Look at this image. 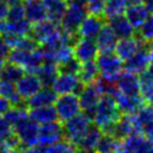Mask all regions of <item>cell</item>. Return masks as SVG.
I'll return each instance as SVG.
<instances>
[{
    "instance_id": "1",
    "label": "cell",
    "mask_w": 153,
    "mask_h": 153,
    "mask_svg": "<svg viewBox=\"0 0 153 153\" xmlns=\"http://www.w3.org/2000/svg\"><path fill=\"white\" fill-rule=\"evenodd\" d=\"M120 116L122 113L116 105L114 97L111 95H104L96 107L91 120L95 126L99 127L104 133H107L117 123Z\"/></svg>"
},
{
    "instance_id": "2",
    "label": "cell",
    "mask_w": 153,
    "mask_h": 153,
    "mask_svg": "<svg viewBox=\"0 0 153 153\" xmlns=\"http://www.w3.org/2000/svg\"><path fill=\"white\" fill-rule=\"evenodd\" d=\"M95 61L99 70L100 78L110 82H116L124 69L123 60L113 52L100 53L96 57Z\"/></svg>"
},
{
    "instance_id": "3",
    "label": "cell",
    "mask_w": 153,
    "mask_h": 153,
    "mask_svg": "<svg viewBox=\"0 0 153 153\" xmlns=\"http://www.w3.org/2000/svg\"><path fill=\"white\" fill-rule=\"evenodd\" d=\"M91 125H92L91 117L81 111L76 116L72 117L71 120L64 122L63 125L64 137L67 141L78 146L88 132V129L91 127Z\"/></svg>"
},
{
    "instance_id": "4",
    "label": "cell",
    "mask_w": 153,
    "mask_h": 153,
    "mask_svg": "<svg viewBox=\"0 0 153 153\" xmlns=\"http://www.w3.org/2000/svg\"><path fill=\"white\" fill-rule=\"evenodd\" d=\"M8 61L22 67L25 72H35L44 62L43 54L39 48L27 51L22 48H11L8 54Z\"/></svg>"
},
{
    "instance_id": "5",
    "label": "cell",
    "mask_w": 153,
    "mask_h": 153,
    "mask_svg": "<svg viewBox=\"0 0 153 153\" xmlns=\"http://www.w3.org/2000/svg\"><path fill=\"white\" fill-rule=\"evenodd\" d=\"M88 15L86 6L76 4L73 1H68V7L60 22V27L68 34H76L82 20Z\"/></svg>"
},
{
    "instance_id": "6",
    "label": "cell",
    "mask_w": 153,
    "mask_h": 153,
    "mask_svg": "<svg viewBox=\"0 0 153 153\" xmlns=\"http://www.w3.org/2000/svg\"><path fill=\"white\" fill-rule=\"evenodd\" d=\"M54 108L56 110L57 120L60 122H67L81 113V105L78 94L59 95L54 102Z\"/></svg>"
},
{
    "instance_id": "7",
    "label": "cell",
    "mask_w": 153,
    "mask_h": 153,
    "mask_svg": "<svg viewBox=\"0 0 153 153\" xmlns=\"http://www.w3.org/2000/svg\"><path fill=\"white\" fill-rule=\"evenodd\" d=\"M38 128L39 125L28 117L13 126V133L19 141L20 145L27 148L38 145Z\"/></svg>"
},
{
    "instance_id": "8",
    "label": "cell",
    "mask_w": 153,
    "mask_h": 153,
    "mask_svg": "<svg viewBox=\"0 0 153 153\" xmlns=\"http://www.w3.org/2000/svg\"><path fill=\"white\" fill-rule=\"evenodd\" d=\"M78 96H79V100L81 105V111L91 117L104 94L96 80L92 83L85 85L81 90L79 91Z\"/></svg>"
},
{
    "instance_id": "9",
    "label": "cell",
    "mask_w": 153,
    "mask_h": 153,
    "mask_svg": "<svg viewBox=\"0 0 153 153\" xmlns=\"http://www.w3.org/2000/svg\"><path fill=\"white\" fill-rule=\"evenodd\" d=\"M62 29L60 25L50 19H45L41 23L34 24L30 29V35L33 36L38 44H46L53 42L60 37Z\"/></svg>"
},
{
    "instance_id": "10",
    "label": "cell",
    "mask_w": 153,
    "mask_h": 153,
    "mask_svg": "<svg viewBox=\"0 0 153 153\" xmlns=\"http://www.w3.org/2000/svg\"><path fill=\"white\" fill-rule=\"evenodd\" d=\"M83 86L85 85L81 82L78 74L60 71L51 88L55 91L56 95H67V94H78Z\"/></svg>"
},
{
    "instance_id": "11",
    "label": "cell",
    "mask_w": 153,
    "mask_h": 153,
    "mask_svg": "<svg viewBox=\"0 0 153 153\" xmlns=\"http://www.w3.org/2000/svg\"><path fill=\"white\" fill-rule=\"evenodd\" d=\"M151 57H152L151 48H150L149 42H146L139 48V51L135 53L133 56L125 61L124 69L126 71L140 76L149 68L150 63H151Z\"/></svg>"
},
{
    "instance_id": "12",
    "label": "cell",
    "mask_w": 153,
    "mask_h": 153,
    "mask_svg": "<svg viewBox=\"0 0 153 153\" xmlns=\"http://www.w3.org/2000/svg\"><path fill=\"white\" fill-rule=\"evenodd\" d=\"M64 137L63 125L57 120L48 124L39 125L38 128V145L48 148L50 145L62 141Z\"/></svg>"
},
{
    "instance_id": "13",
    "label": "cell",
    "mask_w": 153,
    "mask_h": 153,
    "mask_svg": "<svg viewBox=\"0 0 153 153\" xmlns=\"http://www.w3.org/2000/svg\"><path fill=\"white\" fill-rule=\"evenodd\" d=\"M152 151L148 139L142 133L131 134L120 140V153H149Z\"/></svg>"
},
{
    "instance_id": "14",
    "label": "cell",
    "mask_w": 153,
    "mask_h": 153,
    "mask_svg": "<svg viewBox=\"0 0 153 153\" xmlns=\"http://www.w3.org/2000/svg\"><path fill=\"white\" fill-rule=\"evenodd\" d=\"M116 105L122 114H133L140 107L145 104V100L141 95H129V94H124L120 92L117 89H115L113 92Z\"/></svg>"
},
{
    "instance_id": "15",
    "label": "cell",
    "mask_w": 153,
    "mask_h": 153,
    "mask_svg": "<svg viewBox=\"0 0 153 153\" xmlns=\"http://www.w3.org/2000/svg\"><path fill=\"white\" fill-rule=\"evenodd\" d=\"M43 87L38 76L33 72H25L16 82V88L23 100H27Z\"/></svg>"
},
{
    "instance_id": "16",
    "label": "cell",
    "mask_w": 153,
    "mask_h": 153,
    "mask_svg": "<svg viewBox=\"0 0 153 153\" xmlns=\"http://www.w3.org/2000/svg\"><path fill=\"white\" fill-rule=\"evenodd\" d=\"M73 53L76 60L83 63L88 61H95L99 54V50L97 48L95 39L79 37L73 44Z\"/></svg>"
},
{
    "instance_id": "17",
    "label": "cell",
    "mask_w": 153,
    "mask_h": 153,
    "mask_svg": "<svg viewBox=\"0 0 153 153\" xmlns=\"http://www.w3.org/2000/svg\"><path fill=\"white\" fill-rule=\"evenodd\" d=\"M105 23L106 19L102 16L87 15L86 18L82 20V23L76 30V34L81 38L95 39Z\"/></svg>"
},
{
    "instance_id": "18",
    "label": "cell",
    "mask_w": 153,
    "mask_h": 153,
    "mask_svg": "<svg viewBox=\"0 0 153 153\" xmlns=\"http://www.w3.org/2000/svg\"><path fill=\"white\" fill-rule=\"evenodd\" d=\"M144 43H146V41L141 38L139 35L134 34L133 36H131V37H125L118 39L117 45L115 48V52L123 61H126V60H128L129 57L133 56Z\"/></svg>"
},
{
    "instance_id": "19",
    "label": "cell",
    "mask_w": 153,
    "mask_h": 153,
    "mask_svg": "<svg viewBox=\"0 0 153 153\" xmlns=\"http://www.w3.org/2000/svg\"><path fill=\"white\" fill-rule=\"evenodd\" d=\"M118 36L116 35L114 29L111 28L109 24H104L99 30L98 35L96 36L95 42L97 44V48L100 53H107V52H114L115 48L118 42Z\"/></svg>"
},
{
    "instance_id": "20",
    "label": "cell",
    "mask_w": 153,
    "mask_h": 153,
    "mask_svg": "<svg viewBox=\"0 0 153 153\" xmlns=\"http://www.w3.org/2000/svg\"><path fill=\"white\" fill-rule=\"evenodd\" d=\"M25 17L32 25L48 19V10L43 0H25Z\"/></svg>"
},
{
    "instance_id": "21",
    "label": "cell",
    "mask_w": 153,
    "mask_h": 153,
    "mask_svg": "<svg viewBox=\"0 0 153 153\" xmlns=\"http://www.w3.org/2000/svg\"><path fill=\"white\" fill-rule=\"evenodd\" d=\"M116 89L124 94L140 95V76L129 71H122L116 80Z\"/></svg>"
},
{
    "instance_id": "22",
    "label": "cell",
    "mask_w": 153,
    "mask_h": 153,
    "mask_svg": "<svg viewBox=\"0 0 153 153\" xmlns=\"http://www.w3.org/2000/svg\"><path fill=\"white\" fill-rule=\"evenodd\" d=\"M57 95L51 87L43 86L39 90L27 99V107L28 108H35V107H42V106L54 105L56 100Z\"/></svg>"
},
{
    "instance_id": "23",
    "label": "cell",
    "mask_w": 153,
    "mask_h": 153,
    "mask_svg": "<svg viewBox=\"0 0 153 153\" xmlns=\"http://www.w3.org/2000/svg\"><path fill=\"white\" fill-rule=\"evenodd\" d=\"M125 16L128 20L131 25L133 26L135 30L139 29L143 23L149 18L150 16V11L144 5L140 4V5H133L128 6L126 10H125Z\"/></svg>"
},
{
    "instance_id": "24",
    "label": "cell",
    "mask_w": 153,
    "mask_h": 153,
    "mask_svg": "<svg viewBox=\"0 0 153 153\" xmlns=\"http://www.w3.org/2000/svg\"><path fill=\"white\" fill-rule=\"evenodd\" d=\"M29 109H30L29 110V117L34 122H36L38 125L48 124L51 122L59 120L54 105L35 107V108H29Z\"/></svg>"
},
{
    "instance_id": "25",
    "label": "cell",
    "mask_w": 153,
    "mask_h": 153,
    "mask_svg": "<svg viewBox=\"0 0 153 153\" xmlns=\"http://www.w3.org/2000/svg\"><path fill=\"white\" fill-rule=\"evenodd\" d=\"M60 72V68L56 63L44 61L37 70L35 71V74L38 76L39 81L45 87H51L54 80L56 79L57 74Z\"/></svg>"
},
{
    "instance_id": "26",
    "label": "cell",
    "mask_w": 153,
    "mask_h": 153,
    "mask_svg": "<svg viewBox=\"0 0 153 153\" xmlns=\"http://www.w3.org/2000/svg\"><path fill=\"white\" fill-rule=\"evenodd\" d=\"M109 25L111 26V28L114 29V32L118 36V38L131 37L135 34V28L131 25V23L124 15H120L114 18H110Z\"/></svg>"
},
{
    "instance_id": "27",
    "label": "cell",
    "mask_w": 153,
    "mask_h": 153,
    "mask_svg": "<svg viewBox=\"0 0 153 153\" xmlns=\"http://www.w3.org/2000/svg\"><path fill=\"white\" fill-rule=\"evenodd\" d=\"M48 10V18L60 24L68 7V0H43Z\"/></svg>"
},
{
    "instance_id": "28",
    "label": "cell",
    "mask_w": 153,
    "mask_h": 153,
    "mask_svg": "<svg viewBox=\"0 0 153 153\" xmlns=\"http://www.w3.org/2000/svg\"><path fill=\"white\" fill-rule=\"evenodd\" d=\"M132 115H133L140 133H142L145 127L153 124V104H150V102L146 105L144 104Z\"/></svg>"
},
{
    "instance_id": "29",
    "label": "cell",
    "mask_w": 153,
    "mask_h": 153,
    "mask_svg": "<svg viewBox=\"0 0 153 153\" xmlns=\"http://www.w3.org/2000/svg\"><path fill=\"white\" fill-rule=\"evenodd\" d=\"M0 96L6 98L13 106L20 105L23 101L17 91L16 83L4 79H0Z\"/></svg>"
},
{
    "instance_id": "30",
    "label": "cell",
    "mask_w": 153,
    "mask_h": 153,
    "mask_svg": "<svg viewBox=\"0 0 153 153\" xmlns=\"http://www.w3.org/2000/svg\"><path fill=\"white\" fill-rule=\"evenodd\" d=\"M104 135V132L101 131L99 127L97 126H92L88 129V132L86 133V135L83 136V139L81 140V142L79 143V148L83 149H89V150H97V146L100 142L101 137Z\"/></svg>"
},
{
    "instance_id": "31",
    "label": "cell",
    "mask_w": 153,
    "mask_h": 153,
    "mask_svg": "<svg viewBox=\"0 0 153 153\" xmlns=\"http://www.w3.org/2000/svg\"><path fill=\"white\" fill-rule=\"evenodd\" d=\"M78 76L83 85L92 83L99 78V70L96 64V61H88L81 63Z\"/></svg>"
},
{
    "instance_id": "32",
    "label": "cell",
    "mask_w": 153,
    "mask_h": 153,
    "mask_svg": "<svg viewBox=\"0 0 153 153\" xmlns=\"http://www.w3.org/2000/svg\"><path fill=\"white\" fill-rule=\"evenodd\" d=\"M126 8V0H106L102 17L106 20H109L110 18H114L116 16L124 15Z\"/></svg>"
},
{
    "instance_id": "33",
    "label": "cell",
    "mask_w": 153,
    "mask_h": 153,
    "mask_svg": "<svg viewBox=\"0 0 153 153\" xmlns=\"http://www.w3.org/2000/svg\"><path fill=\"white\" fill-rule=\"evenodd\" d=\"M7 122L11 125V127L15 126L16 124H18L20 122H23L24 120L29 117V111L27 110V107L20 105H14L10 107V109L4 115Z\"/></svg>"
},
{
    "instance_id": "34",
    "label": "cell",
    "mask_w": 153,
    "mask_h": 153,
    "mask_svg": "<svg viewBox=\"0 0 153 153\" xmlns=\"http://www.w3.org/2000/svg\"><path fill=\"white\" fill-rule=\"evenodd\" d=\"M25 73V70L22 67L13 62H5L4 67L0 71V79L8 80L11 82H16L19 80V78Z\"/></svg>"
},
{
    "instance_id": "35",
    "label": "cell",
    "mask_w": 153,
    "mask_h": 153,
    "mask_svg": "<svg viewBox=\"0 0 153 153\" xmlns=\"http://www.w3.org/2000/svg\"><path fill=\"white\" fill-rule=\"evenodd\" d=\"M76 145L69 141H60L57 143L45 148L46 153H76Z\"/></svg>"
},
{
    "instance_id": "36",
    "label": "cell",
    "mask_w": 153,
    "mask_h": 153,
    "mask_svg": "<svg viewBox=\"0 0 153 153\" xmlns=\"http://www.w3.org/2000/svg\"><path fill=\"white\" fill-rule=\"evenodd\" d=\"M25 7L24 4L18 2L16 5L9 6V11L7 15V20L8 22H18L25 19Z\"/></svg>"
},
{
    "instance_id": "37",
    "label": "cell",
    "mask_w": 153,
    "mask_h": 153,
    "mask_svg": "<svg viewBox=\"0 0 153 153\" xmlns=\"http://www.w3.org/2000/svg\"><path fill=\"white\" fill-rule=\"evenodd\" d=\"M141 38H143L146 42L153 41V16H149V18L143 23V25L139 28L137 33Z\"/></svg>"
},
{
    "instance_id": "38",
    "label": "cell",
    "mask_w": 153,
    "mask_h": 153,
    "mask_svg": "<svg viewBox=\"0 0 153 153\" xmlns=\"http://www.w3.org/2000/svg\"><path fill=\"white\" fill-rule=\"evenodd\" d=\"M106 0H87L86 9L89 15L102 16Z\"/></svg>"
},
{
    "instance_id": "39",
    "label": "cell",
    "mask_w": 153,
    "mask_h": 153,
    "mask_svg": "<svg viewBox=\"0 0 153 153\" xmlns=\"http://www.w3.org/2000/svg\"><path fill=\"white\" fill-rule=\"evenodd\" d=\"M13 127L4 116H0V142L8 140L13 135Z\"/></svg>"
},
{
    "instance_id": "40",
    "label": "cell",
    "mask_w": 153,
    "mask_h": 153,
    "mask_svg": "<svg viewBox=\"0 0 153 153\" xmlns=\"http://www.w3.org/2000/svg\"><path fill=\"white\" fill-rule=\"evenodd\" d=\"M80 67H81V62H79L76 57H73L70 61H68L67 63L60 65L59 68H60V71H65V72H70V73L78 74V73H79V70H80Z\"/></svg>"
},
{
    "instance_id": "41",
    "label": "cell",
    "mask_w": 153,
    "mask_h": 153,
    "mask_svg": "<svg viewBox=\"0 0 153 153\" xmlns=\"http://www.w3.org/2000/svg\"><path fill=\"white\" fill-rule=\"evenodd\" d=\"M16 153H46V151H45V148L41 146V145H34V146L19 149Z\"/></svg>"
},
{
    "instance_id": "42",
    "label": "cell",
    "mask_w": 153,
    "mask_h": 153,
    "mask_svg": "<svg viewBox=\"0 0 153 153\" xmlns=\"http://www.w3.org/2000/svg\"><path fill=\"white\" fill-rule=\"evenodd\" d=\"M11 106L13 105H11L6 98H4V97L0 96V116H4V115L10 109Z\"/></svg>"
},
{
    "instance_id": "43",
    "label": "cell",
    "mask_w": 153,
    "mask_h": 153,
    "mask_svg": "<svg viewBox=\"0 0 153 153\" xmlns=\"http://www.w3.org/2000/svg\"><path fill=\"white\" fill-rule=\"evenodd\" d=\"M9 11V6L2 0H0V20H5Z\"/></svg>"
},
{
    "instance_id": "44",
    "label": "cell",
    "mask_w": 153,
    "mask_h": 153,
    "mask_svg": "<svg viewBox=\"0 0 153 153\" xmlns=\"http://www.w3.org/2000/svg\"><path fill=\"white\" fill-rule=\"evenodd\" d=\"M144 6L148 8L150 14H153V0H143Z\"/></svg>"
},
{
    "instance_id": "45",
    "label": "cell",
    "mask_w": 153,
    "mask_h": 153,
    "mask_svg": "<svg viewBox=\"0 0 153 153\" xmlns=\"http://www.w3.org/2000/svg\"><path fill=\"white\" fill-rule=\"evenodd\" d=\"M76 153H97L95 150H89V149L79 148L76 150Z\"/></svg>"
},
{
    "instance_id": "46",
    "label": "cell",
    "mask_w": 153,
    "mask_h": 153,
    "mask_svg": "<svg viewBox=\"0 0 153 153\" xmlns=\"http://www.w3.org/2000/svg\"><path fill=\"white\" fill-rule=\"evenodd\" d=\"M143 0H126V4H127V7L128 6H133V5H140L142 4Z\"/></svg>"
},
{
    "instance_id": "47",
    "label": "cell",
    "mask_w": 153,
    "mask_h": 153,
    "mask_svg": "<svg viewBox=\"0 0 153 153\" xmlns=\"http://www.w3.org/2000/svg\"><path fill=\"white\" fill-rule=\"evenodd\" d=\"M4 2H6L8 6H13V5H16V4H18V2H22V0H2Z\"/></svg>"
},
{
    "instance_id": "48",
    "label": "cell",
    "mask_w": 153,
    "mask_h": 153,
    "mask_svg": "<svg viewBox=\"0 0 153 153\" xmlns=\"http://www.w3.org/2000/svg\"><path fill=\"white\" fill-rule=\"evenodd\" d=\"M69 1H73V2H76V4H80V5L86 6L87 0H69Z\"/></svg>"
},
{
    "instance_id": "49",
    "label": "cell",
    "mask_w": 153,
    "mask_h": 153,
    "mask_svg": "<svg viewBox=\"0 0 153 153\" xmlns=\"http://www.w3.org/2000/svg\"><path fill=\"white\" fill-rule=\"evenodd\" d=\"M5 62H6V59H4V57H0V71H1V69H2V67H4Z\"/></svg>"
},
{
    "instance_id": "50",
    "label": "cell",
    "mask_w": 153,
    "mask_h": 153,
    "mask_svg": "<svg viewBox=\"0 0 153 153\" xmlns=\"http://www.w3.org/2000/svg\"><path fill=\"white\" fill-rule=\"evenodd\" d=\"M101 153H120L118 151H108V152H101Z\"/></svg>"
},
{
    "instance_id": "51",
    "label": "cell",
    "mask_w": 153,
    "mask_h": 153,
    "mask_svg": "<svg viewBox=\"0 0 153 153\" xmlns=\"http://www.w3.org/2000/svg\"><path fill=\"white\" fill-rule=\"evenodd\" d=\"M149 153H153V151H151V152H149Z\"/></svg>"
},
{
    "instance_id": "52",
    "label": "cell",
    "mask_w": 153,
    "mask_h": 153,
    "mask_svg": "<svg viewBox=\"0 0 153 153\" xmlns=\"http://www.w3.org/2000/svg\"><path fill=\"white\" fill-rule=\"evenodd\" d=\"M68 1H69V0H68Z\"/></svg>"
}]
</instances>
